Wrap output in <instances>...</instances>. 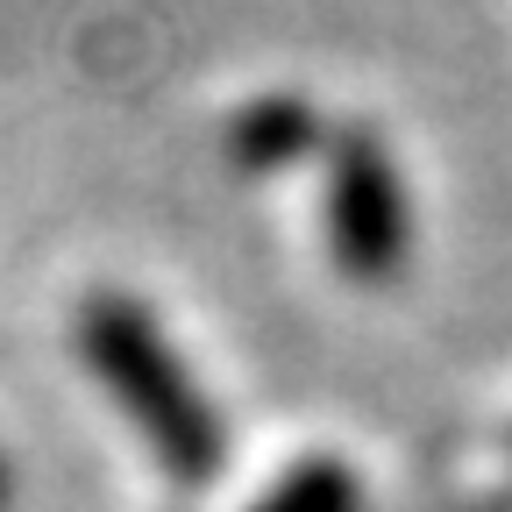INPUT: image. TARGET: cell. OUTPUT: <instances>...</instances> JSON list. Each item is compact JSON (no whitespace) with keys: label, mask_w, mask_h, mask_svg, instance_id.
<instances>
[{"label":"cell","mask_w":512,"mask_h":512,"mask_svg":"<svg viewBox=\"0 0 512 512\" xmlns=\"http://www.w3.org/2000/svg\"><path fill=\"white\" fill-rule=\"evenodd\" d=\"M79 349H86L93 377L114 392V406L143 427V441L164 463V477L207 484L221 470V420H214L207 392L192 384V370L178 363V349L164 342V328L136 299H121V292L86 299Z\"/></svg>","instance_id":"1"},{"label":"cell","mask_w":512,"mask_h":512,"mask_svg":"<svg viewBox=\"0 0 512 512\" xmlns=\"http://www.w3.org/2000/svg\"><path fill=\"white\" fill-rule=\"evenodd\" d=\"M328 242L335 264L356 285H384L406 271L413 256V207H406V178L384 157L370 128H342L335 157H328Z\"/></svg>","instance_id":"2"},{"label":"cell","mask_w":512,"mask_h":512,"mask_svg":"<svg viewBox=\"0 0 512 512\" xmlns=\"http://www.w3.org/2000/svg\"><path fill=\"white\" fill-rule=\"evenodd\" d=\"M228 150L249 171H271V164L313 150V107L306 100H256V107H242L235 128H228Z\"/></svg>","instance_id":"3"},{"label":"cell","mask_w":512,"mask_h":512,"mask_svg":"<svg viewBox=\"0 0 512 512\" xmlns=\"http://www.w3.org/2000/svg\"><path fill=\"white\" fill-rule=\"evenodd\" d=\"M256 512H356V477L342 463H299L278 491L256 498Z\"/></svg>","instance_id":"4"},{"label":"cell","mask_w":512,"mask_h":512,"mask_svg":"<svg viewBox=\"0 0 512 512\" xmlns=\"http://www.w3.org/2000/svg\"><path fill=\"white\" fill-rule=\"evenodd\" d=\"M8 491H15V484H8V463H0V505H8Z\"/></svg>","instance_id":"5"}]
</instances>
